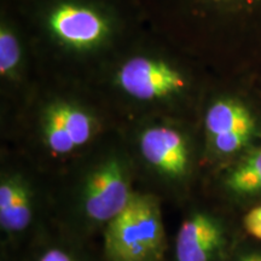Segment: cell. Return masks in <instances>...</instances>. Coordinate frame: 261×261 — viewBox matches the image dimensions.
Returning a JSON list of instances; mask_svg holds the SVG:
<instances>
[{"mask_svg":"<svg viewBox=\"0 0 261 261\" xmlns=\"http://www.w3.org/2000/svg\"><path fill=\"white\" fill-rule=\"evenodd\" d=\"M31 41L39 76L91 85L148 27L137 0H8Z\"/></svg>","mask_w":261,"mask_h":261,"instance_id":"obj_1","label":"cell"},{"mask_svg":"<svg viewBox=\"0 0 261 261\" xmlns=\"http://www.w3.org/2000/svg\"><path fill=\"white\" fill-rule=\"evenodd\" d=\"M212 83L210 69L146 27L98 74L91 86L117 119L167 117L191 122Z\"/></svg>","mask_w":261,"mask_h":261,"instance_id":"obj_2","label":"cell"},{"mask_svg":"<svg viewBox=\"0 0 261 261\" xmlns=\"http://www.w3.org/2000/svg\"><path fill=\"white\" fill-rule=\"evenodd\" d=\"M148 27L208 69L261 54V0H137Z\"/></svg>","mask_w":261,"mask_h":261,"instance_id":"obj_3","label":"cell"},{"mask_svg":"<svg viewBox=\"0 0 261 261\" xmlns=\"http://www.w3.org/2000/svg\"><path fill=\"white\" fill-rule=\"evenodd\" d=\"M24 126L33 161L63 172L109 133L117 117L91 85L40 77L12 115Z\"/></svg>","mask_w":261,"mask_h":261,"instance_id":"obj_4","label":"cell"},{"mask_svg":"<svg viewBox=\"0 0 261 261\" xmlns=\"http://www.w3.org/2000/svg\"><path fill=\"white\" fill-rule=\"evenodd\" d=\"M137 173L130 146L107 133L63 171L64 184L55 203L57 223L80 237L103 232L136 192Z\"/></svg>","mask_w":261,"mask_h":261,"instance_id":"obj_5","label":"cell"},{"mask_svg":"<svg viewBox=\"0 0 261 261\" xmlns=\"http://www.w3.org/2000/svg\"><path fill=\"white\" fill-rule=\"evenodd\" d=\"M136 125L132 150L137 167L165 190L187 191L196 168V145L191 122L167 117H148Z\"/></svg>","mask_w":261,"mask_h":261,"instance_id":"obj_6","label":"cell"},{"mask_svg":"<svg viewBox=\"0 0 261 261\" xmlns=\"http://www.w3.org/2000/svg\"><path fill=\"white\" fill-rule=\"evenodd\" d=\"M102 234L107 261H161L167 236L158 195L136 190Z\"/></svg>","mask_w":261,"mask_h":261,"instance_id":"obj_7","label":"cell"},{"mask_svg":"<svg viewBox=\"0 0 261 261\" xmlns=\"http://www.w3.org/2000/svg\"><path fill=\"white\" fill-rule=\"evenodd\" d=\"M39 80L27 32L8 0H0V92L8 115L27 102Z\"/></svg>","mask_w":261,"mask_h":261,"instance_id":"obj_8","label":"cell"},{"mask_svg":"<svg viewBox=\"0 0 261 261\" xmlns=\"http://www.w3.org/2000/svg\"><path fill=\"white\" fill-rule=\"evenodd\" d=\"M213 87L211 83L200 112L205 146L217 158H228L250 144L256 135L257 120L243 96Z\"/></svg>","mask_w":261,"mask_h":261,"instance_id":"obj_9","label":"cell"},{"mask_svg":"<svg viewBox=\"0 0 261 261\" xmlns=\"http://www.w3.org/2000/svg\"><path fill=\"white\" fill-rule=\"evenodd\" d=\"M44 194L24 167L5 165L0 173V232L17 243L38 232L42 225Z\"/></svg>","mask_w":261,"mask_h":261,"instance_id":"obj_10","label":"cell"},{"mask_svg":"<svg viewBox=\"0 0 261 261\" xmlns=\"http://www.w3.org/2000/svg\"><path fill=\"white\" fill-rule=\"evenodd\" d=\"M225 244L226 233L217 217L207 211L190 212L175 236V261H218Z\"/></svg>","mask_w":261,"mask_h":261,"instance_id":"obj_11","label":"cell"},{"mask_svg":"<svg viewBox=\"0 0 261 261\" xmlns=\"http://www.w3.org/2000/svg\"><path fill=\"white\" fill-rule=\"evenodd\" d=\"M223 185L228 194L240 198L261 196V146L250 150L228 169Z\"/></svg>","mask_w":261,"mask_h":261,"instance_id":"obj_12","label":"cell"},{"mask_svg":"<svg viewBox=\"0 0 261 261\" xmlns=\"http://www.w3.org/2000/svg\"><path fill=\"white\" fill-rule=\"evenodd\" d=\"M45 225V224H44ZM44 225L39 228L38 242L32 261H87L74 238L77 236L60 225V232H47Z\"/></svg>","mask_w":261,"mask_h":261,"instance_id":"obj_13","label":"cell"},{"mask_svg":"<svg viewBox=\"0 0 261 261\" xmlns=\"http://www.w3.org/2000/svg\"><path fill=\"white\" fill-rule=\"evenodd\" d=\"M243 227L249 236L261 241V204L252 208L244 215Z\"/></svg>","mask_w":261,"mask_h":261,"instance_id":"obj_14","label":"cell"},{"mask_svg":"<svg viewBox=\"0 0 261 261\" xmlns=\"http://www.w3.org/2000/svg\"><path fill=\"white\" fill-rule=\"evenodd\" d=\"M233 261H261V253L260 252H249L241 254L237 259Z\"/></svg>","mask_w":261,"mask_h":261,"instance_id":"obj_15","label":"cell"}]
</instances>
